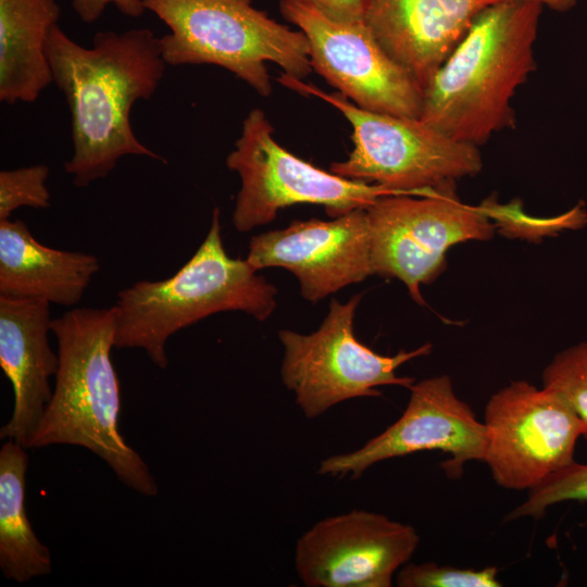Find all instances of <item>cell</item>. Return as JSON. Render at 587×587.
Listing matches in <instances>:
<instances>
[{
	"instance_id": "11",
	"label": "cell",
	"mask_w": 587,
	"mask_h": 587,
	"mask_svg": "<svg viewBox=\"0 0 587 587\" xmlns=\"http://www.w3.org/2000/svg\"><path fill=\"white\" fill-rule=\"evenodd\" d=\"M280 11L305 35L312 70L339 93L365 110L421 117L424 90L364 21L333 18L304 0H280Z\"/></svg>"
},
{
	"instance_id": "25",
	"label": "cell",
	"mask_w": 587,
	"mask_h": 587,
	"mask_svg": "<svg viewBox=\"0 0 587 587\" xmlns=\"http://www.w3.org/2000/svg\"><path fill=\"white\" fill-rule=\"evenodd\" d=\"M109 4L129 16H139L146 11L143 0H72L73 9L85 23L96 22Z\"/></svg>"
},
{
	"instance_id": "15",
	"label": "cell",
	"mask_w": 587,
	"mask_h": 587,
	"mask_svg": "<svg viewBox=\"0 0 587 587\" xmlns=\"http://www.w3.org/2000/svg\"><path fill=\"white\" fill-rule=\"evenodd\" d=\"M500 0H371L364 22L424 90L477 16Z\"/></svg>"
},
{
	"instance_id": "9",
	"label": "cell",
	"mask_w": 587,
	"mask_h": 587,
	"mask_svg": "<svg viewBox=\"0 0 587 587\" xmlns=\"http://www.w3.org/2000/svg\"><path fill=\"white\" fill-rule=\"evenodd\" d=\"M454 186L422 196H382L365 209L373 274L400 279L419 304H425L420 286L442 273L452 246L489 240L496 230L479 205L458 198Z\"/></svg>"
},
{
	"instance_id": "4",
	"label": "cell",
	"mask_w": 587,
	"mask_h": 587,
	"mask_svg": "<svg viewBox=\"0 0 587 587\" xmlns=\"http://www.w3.org/2000/svg\"><path fill=\"white\" fill-rule=\"evenodd\" d=\"M257 272L247 260L226 253L215 208L207 237L174 275L118 291L115 348L141 349L165 369L168 338L209 315L242 311L265 321L276 308L277 289Z\"/></svg>"
},
{
	"instance_id": "8",
	"label": "cell",
	"mask_w": 587,
	"mask_h": 587,
	"mask_svg": "<svg viewBox=\"0 0 587 587\" xmlns=\"http://www.w3.org/2000/svg\"><path fill=\"white\" fill-rule=\"evenodd\" d=\"M273 134L264 111L251 110L226 158L227 167L240 178L233 212L240 233L272 222L279 210L294 204H320L335 218L366 209L382 196L401 195L322 170L283 148Z\"/></svg>"
},
{
	"instance_id": "17",
	"label": "cell",
	"mask_w": 587,
	"mask_h": 587,
	"mask_svg": "<svg viewBox=\"0 0 587 587\" xmlns=\"http://www.w3.org/2000/svg\"><path fill=\"white\" fill-rule=\"evenodd\" d=\"M99 270L93 254L47 247L23 221H0V296L72 307Z\"/></svg>"
},
{
	"instance_id": "1",
	"label": "cell",
	"mask_w": 587,
	"mask_h": 587,
	"mask_svg": "<svg viewBox=\"0 0 587 587\" xmlns=\"http://www.w3.org/2000/svg\"><path fill=\"white\" fill-rule=\"evenodd\" d=\"M46 50L53 82L71 112L73 154L64 171L76 187L107 177L125 155L166 163L136 137L130 124L133 105L153 96L165 71L153 32H99L87 48L57 24Z\"/></svg>"
},
{
	"instance_id": "3",
	"label": "cell",
	"mask_w": 587,
	"mask_h": 587,
	"mask_svg": "<svg viewBox=\"0 0 587 587\" xmlns=\"http://www.w3.org/2000/svg\"><path fill=\"white\" fill-rule=\"evenodd\" d=\"M542 9L525 0H500L485 9L424 89L421 118L476 147L513 127L511 102L536 68Z\"/></svg>"
},
{
	"instance_id": "10",
	"label": "cell",
	"mask_w": 587,
	"mask_h": 587,
	"mask_svg": "<svg viewBox=\"0 0 587 587\" xmlns=\"http://www.w3.org/2000/svg\"><path fill=\"white\" fill-rule=\"evenodd\" d=\"M484 460L502 488L532 489L574 460L583 426L557 391L513 380L485 407Z\"/></svg>"
},
{
	"instance_id": "12",
	"label": "cell",
	"mask_w": 587,
	"mask_h": 587,
	"mask_svg": "<svg viewBox=\"0 0 587 587\" xmlns=\"http://www.w3.org/2000/svg\"><path fill=\"white\" fill-rule=\"evenodd\" d=\"M402 415L361 448L321 461L320 475L357 479L371 466L421 451L448 454L441 464L450 479L462 476L464 465L483 461L487 441L484 422L454 392L448 375L414 382Z\"/></svg>"
},
{
	"instance_id": "26",
	"label": "cell",
	"mask_w": 587,
	"mask_h": 587,
	"mask_svg": "<svg viewBox=\"0 0 587 587\" xmlns=\"http://www.w3.org/2000/svg\"><path fill=\"white\" fill-rule=\"evenodd\" d=\"M328 16L347 22H362L371 0H304Z\"/></svg>"
},
{
	"instance_id": "23",
	"label": "cell",
	"mask_w": 587,
	"mask_h": 587,
	"mask_svg": "<svg viewBox=\"0 0 587 587\" xmlns=\"http://www.w3.org/2000/svg\"><path fill=\"white\" fill-rule=\"evenodd\" d=\"M399 587H500L498 569H460L435 562L407 563L396 574Z\"/></svg>"
},
{
	"instance_id": "14",
	"label": "cell",
	"mask_w": 587,
	"mask_h": 587,
	"mask_svg": "<svg viewBox=\"0 0 587 587\" xmlns=\"http://www.w3.org/2000/svg\"><path fill=\"white\" fill-rule=\"evenodd\" d=\"M246 260L257 271L288 270L301 296L317 302L373 275L366 211L357 209L332 221H292L286 228L253 236Z\"/></svg>"
},
{
	"instance_id": "5",
	"label": "cell",
	"mask_w": 587,
	"mask_h": 587,
	"mask_svg": "<svg viewBox=\"0 0 587 587\" xmlns=\"http://www.w3.org/2000/svg\"><path fill=\"white\" fill-rule=\"evenodd\" d=\"M143 5L171 29L160 38L168 65H217L264 97L272 91L267 62L298 79L313 71L305 35L251 0H143Z\"/></svg>"
},
{
	"instance_id": "6",
	"label": "cell",
	"mask_w": 587,
	"mask_h": 587,
	"mask_svg": "<svg viewBox=\"0 0 587 587\" xmlns=\"http://www.w3.org/2000/svg\"><path fill=\"white\" fill-rule=\"evenodd\" d=\"M278 82L337 109L352 127L353 149L330 172L375 184L397 193L426 195L435 188L480 172L478 147L455 140L421 117L362 109L341 93H327L282 73Z\"/></svg>"
},
{
	"instance_id": "20",
	"label": "cell",
	"mask_w": 587,
	"mask_h": 587,
	"mask_svg": "<svg viewBox=\"0 0 587 587\" xmlns=\"http://www.w3.org/2000/svg\"><path fill=\"white\" fill-rule=\"evenodd\" d=\"M479 207L491 221H495L496 228L509 237L537 240L562 229H577L587 225V211L582 203L561 215L549 218L528 216L522 211L520 204L511 202L502 205L492 198L486 199Z\"/></svg>"
},
{
	"instance_id": "13",
	"label": "cell",
	"mask_w": 587,
	"mask_h": 587,
	"mask_svg": "<svg viewBox=\"0 0 587 587\" xmlns=\"http://www.w3.org/2000/svg\"><path fill=\"white\" fill-rule=\"evenodd\" d=\"M419 544L413 526L354 509L304 532L296 544L295 567L307 587H390Z\"/></svg>"
},
{
	"instance_id": "22",
	"label": "cell",
	"mask_w": 587,
	"mask_h": 587,
	"mask_svg": "<svg viewBox=\"0 0 587 587\" xmlns=\"http://www.w3.org/2000/svg\"><path fill=\"white\" fill-rule=\"evenodd\" d=\"M572 500H587V464L576 461L529 489L527 499L510 511L504 522L523 517L538 520L550 507Z\"/></svg>"
},
{
	"instance_id": "19",
	"label": "cell",
	"mask_w": 587,
	"mask_h": 587,
	"mask_svg": "<svg viewBox=\"0 0 587 587\" xmlns=\"http://www.w3.org/2000/svg\"><path fill=\"white\" fill-rule=\"evenodd\" d=\"M7 440L0 449V569L16 583L49 575L51 554L36 536L25 508L28 457Z\"/></svg>"
},
{
	"instance_id": "2",
	"label": "cell",
	"mask_w": 587,
	"mask_h": 587,
	"mask_svg": "<svg viewBox=\"0 0 587 587\" xmlns=\"http://www.w3.org/2000/svg\"><path fill=\"white\" fill-rule=\"evenodd\" d=\"M59 367L43 417L29 448L71 445L102 459L120 482L148 497L158 485L143 459L118 429L120 380L111 359L116 313L110 308H76L51 321Z\"/></svg>"
},
{
	"instance_id": "24",
	"label": "cell",
	"mask_w": 587,
	"mask_h": 587,
	"mask_svg": "<svg viewBox=\"0 0 587 587\" xmlns=\"http://www.w3.org/2000/svg\"><path fill=\"white\" fill-rule=\"evenodd\" d=\"M50 170L36 164L0 172V221L10 218L22 207L47 209L50 191L46 185Z\"/></svg>"
},
{
	"instance_id": "16",
	"label": "cell",
	"mask_w": 587,
	"mask_h": 587,
	"mask_svg": "<svg viewBox=\"0 0 587 587\" xmlns=\"http://www.w3.org/2000/svg\"><path fill=\"white\" fill-rule=\"evenodd\" d=\"M50 302L0 296V366L10 380L14 404L0 438L24 448L43 417L53 390L50 378L59 367V354L49 342Z\"/></svg>"
},
{
	"instance_id": "7",
	"label": "cell",
	"mask_w": 587,
	"mask_h": 587,
	"mask_svg": "<svg viewBox=\"0 0 587 587\" xmlns=\"http://www.w3.org/2000/svg\"><path fill=\"white\" fill-rule=\"evenodd\" d=\"M361 298L358 294L346 303L332 300L323 323L309 335L290 329L278 333L284 350L282 382L294 392L296 404L307 419L319 417L342 401L378 397V386L410 388L415 379L398 376L397 369L432 352V345L425 344L412 351L382 355L360 342L353 322Z\"/></svg>"
},
{
	"instance_id": "21",
	"label": "cell",
	"mask_w": 587,
	"mask_h": 587,
	"mask_svg": "<svg viewBox=\"0 0 587 587\" xmlns=\"http://www.w3.org/2000/svg\"><path fill=\"white\" fill-rule=\"evenodd\" d=\"M542 387L561 395L576 413L587 440V341L557 353L542 372Z\"/></svg>"
},
{
	"instance_id": "27",
	"label": "cell",
	"mask_w": 587,
	"mask_h": 587,
	"mask_svg": "<svg viewBox=\"0 0 587 587\" xmlns=\"http://www.w3.org/2000/svg\"><path fill=\"white\" fill-rule=\"evenodd\" d=\"M532 1L541 4L542 7H548L549 9L557 12H567L573 9L577 0H525Z\"/></svg>"
},
{
	"instance_id": "18",
	"label": "cell",
	"mask_w": 587,
	"mask_h": 587,
	"mask_svg": "<svg viewBox=\"0 0 587 587\" xmlns=\"http://www.w3.org/2000/svg\"><path fill=\"white\" fill-rule=\"evenodd\" d=\"M60 13L54 0H0L1 102H34L53 82L46 46Z\"/></svg>"
}]
</instances>
